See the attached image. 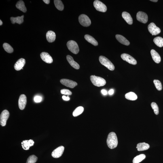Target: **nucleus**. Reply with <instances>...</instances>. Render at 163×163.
I'll return each mask as SVG.
<instances>
[{"instance_id":"1","label":"nucleus","mask_w":163,"mask_h":163,"mask_svg":"<svg viewBox=\"0 0 163 163\" xmlns=\"http://www.w3.org/2000/svg\"><path fill=\"white\" fill-rule=\"evenodd\" d=\"M107 143L108 147L110 149H113L117 147L118 141L115 133L111 132L109 134L107 138Z\"/></svg>"},{"instance_id":"2","label":"nucleus","mask_w":163,"mask_h":163,"mask_svg":"<svg viewBox=\"0 0 163 163\" xmlns=\"http://www.w3.org/2000/svg\"><path fill=\"white\" fill-rule=\"evenodd\" d=\"M90 80L95 86L100 87L103 86L106 84V81L104 79L95 75L91 76Z\"/></svg>"},{"instance_id":"3","label":"nucleus","mask_w":163,"mask_h":163,"mask_svg":"<svg viewBox=\"0 0 163 163\" xmlns=\"http://www.w3.org/2000/svg\"><path fill=\"white\" fill-rule=\"evenodd\" d=\"M99 61L102 65L106 67L110 71H113L115 69V66L107 58L104 56H101L99 57Z\"/></svg>"},{"instance_id":"4","label":"nucleus","mask_w":163,"mask_h":163,"mask_svg":"<svg viewBox=\"0 0 163 163\" xmlns=\"http://www.w3.org/2000/svg\"><path fill=\"white\" fill-rule=\"evenodd\" d=\"M68 48L71 52L75 54H77L79 52L78 45L76 41L71 40L68 41L67 43Z\"/></svg>"},{"instance_id":"5","label":"nucleus","mask_w":163,"mask_h":163,"mask_svg":"<svg viewBox=\"0 0 163 163\" xmlns=\"http://www.w3.org/2000/svg\"><path fill=\"white\" fill-rule=\"evenodd\" d=\"M79 22L84 27H88L91 24V21L89 17L85 14H81L79 17Z\"/></svg>"},{"instance_id":"6","label":"nucleus","mask_w":163,"mask_h":163,"mask_svg":"<svg viewBox=\"0 0 163 163\" xmlns=\"http://www.w3.org/2000/svg\"><path fill=\"white\" fill-rule=\"evenodd\" d=\"M93 5L97 10L99 12H105L107 10V8L106 5L102 2L98 0L94 1Z\"/></svg>"},{"instance_id":"7","label":"nucleus","mask_w":163,"mask_h":163,"mask_svg":"<svg viewBox=\"0 0 163 163\" xmlns=\"http://www.w3.org/2000/svg\"><path fill=\"white\" fill-rule=\"evenodd\" d=\"M9 115V112L7 110H4L2 112L0 116V123L2 126H5L6 125Z\"/></svg>"},{"instance_id":"8","label":"nucleus","mask_w":163,"mask_h":163,"mask_svg":"<svg viewBox=\"0 0 163 163\" xmlns=\"http://www.w3.org/2000/svg\"><path fill=\"white\" fill-rule=\"evenodd\" d=\"M149 32L152 35H156L160 34L161 30L160 28L157 27L154 23L152 22L150 24L148 27Z\"/></svg>"},{"instance_id":"9","label":"nucleus","mask_w":163,"mask_h":163,"mask_svg":"<svg viewBox=\"0 0 163 163\" xmlns=\"http://www.w3.org/2000/svg\"><path fill=\"white\" fill-rule=\"evenodd\" d=\"M121 58L125 61L130 64L135 65L137 64L136 60L130 55L127 54H123L121 55Z\"/></svg>"},{"instance_id":"10","label":"nucleus","mask_w":163,"mask_h":163,"mask_svg":"<svg viewBox=\"0 0 163 163\" xmlns=\"http://www.w3.org/2000/svg\"><path fill=\"white\" fill-rule=\"evenodd\" d=\"M60 82L64 86L71 88L75 87L77 85L75 82L67 79H62L60 80Z\"/></svg>"},{"instance_id":"11","label":"nucleus","mask_w":163,"mask_h":163,"mask_svg":"<svg viewBox=\"0 0 163 163\" xmlns=\"http://www.w3.org/2000/svg\"><path fill=\"white\" fill-rule=\"evenodd\" d=\"M148 16L145 13L139 11L136 14V19L139 21L146 23L148 21Z\"/></svg>"},{"instance_id":"12","label":"nucleus","mask_w":163,"mask_h":163,"mask_svg":"<svg viewBox=\"0 0 163 163\" xmlns=\"http://www.w3.org/2000/svg\"><path fill=\"white\" fill-rule=\"evenodd\" d=\"M64 147L62 146L59 147L54 150L52 153V156L54 158H57L61 156L64 153Z\"/></svg>"},{"instance_id":"13","label":"nucleus","mask_w":163,"mask_h":163,"mask_svg":"<svg viewBox=\"0 0 163 163\" xmlns=\"http://www.w3.org/2000/svg\"><path fill=\"white\" fill-rule=\"evenodd\" d=\"M27 103V98L26 95L24 94L21 95L19 98L18 106L21 110H23L26 107Z\"/></svg>"},{"instance_id":"14","label":"nucleus","mask_w":163,"mask_h":163,"mask_svg":"<svg viewBox=\"0 0 163 163\" xmlns=\"http://www.w3.org/2000/svg\"><path fill=\"white\" fill-rule=\"evenodd\" d=\"M40 56L41 59L46 63L51 64L53 62V60L52 57L48 53L46 52L41 53Z\"/></svg>"},{"instance_id":"15","label":"nucleus","mask_w":163,"mask_h":163,"mask_svg":"<svg viewBox=\"0 0 163 163\" xmlns=\"http://www.w3.org/2000/svg\"><path fill=\"white\" fill-rule=\"evenodd\" d=\"M26 64L25 60L24 58H21L19 59L15 64L14 67L15 69L17 71H20L24 67Z\"/></svg>"},{"instance_id":"16","label":"nucleus","mask_w":163,"mask_h":163,"mask_svg":"<svg viewBox=\"0 0 163 163\" xmlns=\"http://www.w3.org/2000/svg\"><path fill=\"white\" fill-rule=\"evenodd\" d=\"M21 144L22 148L24 150H27L29 149L30 147L34 145V142L32 140H25L23 141Z\"/></svg>"},{"instance_id":"17","label":"nucleus","mask_w":163,"mask_h":163,"mask_svg":"<svg viewBox=\"0 0 163 163\" xmlns=\"http://www.w3.org/2000/svg\"><path fill=\"white\" fill-rule=\"evenodd\" d=\"M67 61L72 67L78 70L79 69L80 66L79 64L74 60L72 57L69 55H68L67 56Z\"/></svg>"},{"instance_id":"18","label":"nucleus","mask_w":163,"mask_h":163,"mask_svg":"<svg viewBox=\"0 0 163 163\" xmlns=\"http://www.w3.org/2000/svg\"><path fill=\"white\" fill-rule=\"evenodd\" d=\"M151 56L154 61L157 64L160 63L161 58L160 55L158 53L153 49L151 51Z\"/></svg>"},{"instance_id":"19","label":"nucleus","mask_w":163,"mask_h":163,"mask_svg":"<svg viewBox=\"0 0 163 163\" xmlns=\"http://www.w3.org/2000/svg\"><path fill=\"white\" fill-rule=\"evenodd\" d=\"M46 39L48 42H53L56 39V34L54 32L52 31H49L47 32L46 35Z\"/></svg>"},{"instance_id":"20","label":"nucleus","mask_w":163,"mask_h":163,"mask_svg":"<svg viewBox=\"0 0 163 163\" xmlns=\"http://www.w3.org/2000/svg\"><path fill=\"white\" fill-rule=\"evenodd\" d=\"M115 37L117 40L122 44L127 46L130 45L129 41L123 36L119 35H116Z\"/></svg>"},{"instance_id":"21","label":"nucleus","mask_w":163,"mask_h":163,"mask_svg":"<svg viewBox=\"0 0 163 163\" xmlns=\"http://www.w3.org/2000/svg\"><path fill=\"white\" fill-rule=\"evenodd\" d=\"M122 17L126 22L129 24H132L133 22L132 18L129 13L126 12H123Z\"/></svg>"},{"instance_id":"22","label":"nucleus","mask_w":163,"mask_h":163,"mask_svg":"<svg viewBox=\"0 0 163 163\" xmlns=\"http://www.w3.org/2000/svg\"><path fill=\"white\" fill-rule=\"evenodd\" d=\"M149 147L148 144L143 142L138 143L136 148L138 151H142L147 150L149 148Z\"/></svg>"},{"instance_id":"23","label":"nucleus","mask_w":163,"mask_h":163,"mask_svg":"<svg viewBox=\"0 0 163 163\" xmlns=\"http://www.w3.org/2000/svg\"><path fill=\"white\" fill-rule=\"evenodd\" d=\"M24 17L23 15L21 16L17 17H11L10 18V20L12 24H14L15 23H17L20 24L23 22Z\"/></svg>"},{"instance_id":"24","label":"nucleus","mask_w":163,"mask_h":163,"mask_svg":"<svg viewBox=\"0 0 163 163\" xmlns=\"http://www.w3.org/2000/svg\"><path fill=\"white\" fill-rule=\"evenodd\" d=\"M84 37L85 39L87 41L91 43L92 45L95 46H97L98 45V42L92 36L88 35H85Z\"/></svg>"},{"instance_id":"25","label":"nucleus","mask_w":163,"mask_h":163,"mask_svg":"<svg viewBox=\"0 0 163 163\" xmlns=\"http://www.w3.org/2000/svg\"><path fill=\"white\" fill-rule=\"evenodd\" d=\"M17 8L24 12H26L27 11L26 7L24 5V2L22 1H20L17 2L16 5Z\"/></svg>"},{"instance_id":"26","label":"nucleus","mask_w":163,"mask_h":163,"mask_svg":"<svg viewBox=\"0 0 163 163\" xmlns=\"http://www.w3.org/2000/svg\"><path fill=\"white\" fill-rule=\"evenodd\" d=\"M125 97L129 100L134 101L137 99V96L134 92H130L126 93L125 95Z\"/></svg>"},{"instance_id":"27","label":"nucleus","mask_w":163,"mask_h":163,"mask_svg":"<svg viewBox=\"0 0 163 163\" xmlns=\"http://www.w3.org/2000/svg\"><path fill=\"white\" fill-rule=\"evenodd\" d=\"M54 2L55 6L58 10L62 11L63 10L64 7L62 2L60 0H55Z\"/></svg>"},{"instance_id":"28","label":"nucleus","mask_w":163,"mask_h":163,"mask_svg":"<svg viewBox=\"0 0 163 163\" xmlns=\"http://www.w3.org/2000/svg\"><path fill=\"white\" fill-rule=\"evenodd\" d=\"M153 41L157 46L162 47L163 46V38L160 37H157L155 38Z\"/></svg>"},{"instance_id":"29","label":"nucleus","mask_w":163,"mask_h":163,"mask_svg":"<svg viewBox=\"0 0 163 163\" xmlns=\"http://www.w3.org/2000/svg\"><path fill=\"white\" fill-rule=\"evenodd\" d=\"M146 158L145 155L141 154L134 157L133 161V163H139L143 161Z\"/></svg>"},{"instance_id":"30","label":"nucleus","mask_w":163,"mask_h":163,"mask_svg":"<svg viewBox=\"0 0 163 163\" xmlns=\"http://www.w3.org/2000/svg\"><path fill=\"white\" fill-rule=\"evenodd\" d=\"M84 110V108L82 106L77 108L73 112V116L74 117L78 116L83 112Z\"/></svg>"},{"instance_id":"31","label":"nucleus","mask_w":163,"mask_h":163,"mask_svg":"<svg viewBox=\"0 0 163 163\" xmlns=\"http://www.w3.org/2000/svg\"><path fill=\"white\" fill-rule=\"evenodd\" d=\"M3 47L7 53H11L14 52V49L8 43H4Z\"/></svg>"},{"instance_id":"32","label":"nucleus","mask_w":163,"mask_h":163,"mask_svg":"<svg viewBox=\"0 0 163 163\" xmlns=\"http://www.w3.org/2000/svg\"><path fill=\"white\" fill-rule=\"evenodd\" d=\"M37 160V158L36 156L35 155H32L28 157L26 163H35Z\"/></svg>"},{"instance_id":"33","label":"nucleus","mask_w":163,"mask_h":163,"mask_svg":"<svg viewBox=\"0 0 163 163\" xmlns=\"http://www.w3.org/2000/svg\"><path fill=\"white\" fill-rule=\"evenodd\" d=\"M153 83H154L155 86L157 90L158 91H161L162 90V83L160 81L155 79L153 81Z\"/></svg>"},{"instance_id":"34","label":"nucleus","mask_w":163,"mask_h":163,"mask_svg":"<svg viewBox=\"0 0 163 163\" xmlns=\"http://www.w3.org/2000/svg\"><path fill=\"white\" fill-rule=\"evenodd\" d=\"M151 106L154 110L155 114L158 115L159 113V109L157 104L155 102H153L151 104Z\"/></svg>"},{"instance_id":"35","label":"nucleus","mask_w":163,"mask_h":163,"mask_svg":"<svg viewBox=\"0 0 163 163\" xmlns=\"http://www.w3.org/2000/svg\"><path fill=\"white\" fill-rule=\"evenodd\" d=\"M61 93L62 94L65 95H71L72 92L71 91L67 90V89H64L61 90L60 91Z\"/></svg>"},{"instance_id":"36","label":"nucleus","mask_w":163,"mask_h":163,"mask_svg":"<svg viewBox=\"0 0 163 163\" xmlns=\"http://www.w3.org/2000/svg\"><path fill=\"white\" fill-rule=\"evenodd\" d=\"M34 101L36 103H39L41 102L42 100V98L40 96H36L34 98Z\"/></svg>"},{"instance_id":"37","label":"nucleus","mask_w":163,"mask_h":163,"mask_svg":"<svg viewBox=\"0 0 163 163\" xmlns=\"http://www.w3.org/2000/svg\"><path fill=\"white\" fill-rule=\"evenodd\" d=\"M62 98L63 100H65V101H69L70 100V98L68 97V96L67 97L64 96H62Z\"/></svg>"},{"instance_id":"38","label":"nucleus","mask_w":163,"mask_h":163,"mask_svg":"<svg viewBox=\"0 0 163 163\" xmlns=\"http://www.w3.org/2000/svg\"><path fill=\"white\" fill-rule=\"evenodd\" d=\"M101 92L102 94L104 95H106L107 94V92L105 90H101Z\"/></svg>"},{"instance_id":"39","label":"nucleus","mask_w":163,"mask_h":163,"mask_svg":"<svg viewBox=\"0 0 163 163\" xmlns=\"http://www.w3.org/2000/svg\"><path fill=\"white\" fill-rule=\"evenodd\" d=\"M114 91L113 89H111V90H110L109 92V94L110 95H112L114 93Z\"/></svg>"},{"instance_id":"40","label":"nucleus","mask_w":163,"mask_h":163,"mask_svg":"<svg viewBox=\"0 0 163 163\" xmlns=\"http://www.w3.org/2000/svg\"><path fill=\"white\" fill-rule=\"evenodd\" d=\"M43 1L46 4H49L50 2V1L49 0H43Z\"/></svg>"},{"instance_id":"41","label":"nucleus","mask_w":163,"mask_h":163,"mask_svg":"<svg viewBox=\"0 0 163 163\" xmlns=\"http://www.w3.org/2000/svg\"><path fill=\"white\" fill-rule=\"evenodd\" d=\"M151 1L154 2H156L158 1H157V0H152V1Z\"/></svg>"},{"instance_id":"42","label":"nucleus","mask_w":163,"mask_h":163,"mask_svg":"<svg viewBox=\"0 0 163 163\" xmlns=\"http://www.w3.org/2000/svg\"><path fill=\"white\" fill-rule=\"evenodd\" d=\"M3 24V22L1 20H0V26H1Z\"/></svg>"}]
</instances>
